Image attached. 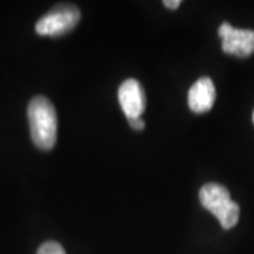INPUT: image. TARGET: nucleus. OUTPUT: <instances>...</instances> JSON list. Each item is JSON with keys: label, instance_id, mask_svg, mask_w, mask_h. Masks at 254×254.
Returning <instances> with one entry per match:
<instances>
[{"label": "nucleus", "instance_id": "2", "mask_svg": "<svg viewBox=\"0 0 254 254\" xmlns=\"http://www.w3.org/2000/svg\"><path fill=\"white\" fill-rule=\"evenodd\" d=\"M200 203L203 208L213 213L220 222L223 229H232L237 225L240 216V208L230 198L229 190L219 184H206L199 190Z\"/></svg>", "mask_w": 254, "mask_h": 254}, {"label": "nucleus", "instance_id": "9", "mask_svg": "<svg viewBox=\"0 0 254 254\" xmlns=\"http://www.w3.org/2000/svg\"><path fill=\"white\" fill-rule=\"evenodd\" d=\"M181 4V0H165L164 1V6L168 7V9H177L178 6Z\"/></svg>", "mask_w": 254, "mask_h": 254}, {"label": "nucleus", "instance_id": "6", "mask_svg": "<svg viewBox=\"0 0 254 254\" xmlns=\"http://www.w3.org/2000/svg\"><path fill=\"white\" fill-rule=\"evenodd\" d=\"M216 100V89L210 78L203 76L190 86L188 93V105L195 113H206L213 108Z\"/></svg>", "mask_w": 254, "mask_h": 254}, {"label": "nucleus", "instance_id": "8", "mask_svg": "<svg viewBox=\"0 0 254 254\" xmlns=\"http://www.w3.org/2000/svg\"><path fill=\"white\" fill-rule=\"evenodd\" d=\"M128 125L133 127L134 130H143L144 128V120L141 118L128 119Z\"/></svg>", "mask_w": 254, "mask_h": 254}, {"label": "nucleus", "instance_id": "5", "mask_svg": "<svg viewBox=\"0 0 254 254\" xmlns=\"http://www.w3.org/2000/svg\"><path fill=\"white\" fill-rule=\"evenodd\" d=\"M119 103L127 119L141 118L145 110V93L140 82L127 79L119 88Z\"/></svg>", "mask_w": 254, "mask_h": 254}, {"label": "nucleus", "instance_id": "1", "mask_svg": "<svg viewBox=\"0 0 254 254\" xmlns=\"http://www.w3.org/2000/svg\"><path fill=\"white\" fill-rule=\"evenodd\" d=\"M30 134L34 144L41 150H51L57 143V112L46 96L30 100L27 109Z\"/></svg>", "mask_w": 254, "mask_h": 254}, {"label": "nucleus", "instance_id": "7", "mask_svg": "<svg viewBox=\"0 0 254 254\" xmlns=\"http://www.w3.org/2000/svg\"><path fill=\"white\" fill-rule=\"evenodd\" d=\"M37 254H66L64 247L57 242H46L44 245L40 246Z\"/></svg>", "mask_w": 254, "mask_h": 254}, {"label": "nucleus", "instance_id": "3", "mask_svg": "<svg viewBox=\"0 0 254 254\" xmlns=\"http://www.w3.org/2000/svg\"><path fill=\"white\" fill-rule=\"evenodd\" d=\"M81 20V11L75 6H58L46 16L40 18L36 24L37 34L47 37H60L69 33Z\"/></svg>", "mask_w": 254, "mask_h": 254}, {"label": "nucleus", "instance_id": "10", "mask_svg": "<svg viewBox=\"0 0 254 254\" xmlns=\"http://www.w3.org/2000/svg\"><path fill=\"white\" fill-rule=\"evenodd\" d=\"M253 122H254V113H253Z\"/></svg>", "mask_w": 254, "mask_h": 254}, {"label": "nucleus", "instance_id": "4", "mask_svg": "<svg viewBox=\"0 0 254 254\" xmlns=\"http://www.w3.org/2000/svg\"><path fill=\"white\" fill-rule=\"evenodd\" d=\"M222 38L223 53L245 58L254 53V31L232 27L229 23H223L218 31Z\"/></svg>", "mask_w": 254, "mask_h": 254}]
</instances>
